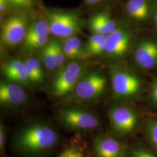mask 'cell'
I'll return each mask as SVG.
<instances>
[{
	"label": "cell",
	"mask_w": 157,
	"mask_h": 157,
	"mask_svg": "<svg viewBox=\"0 0 157 157\" xmlns=\"http://www.w3.org/2000/svg\"><path fill=\"white\" fill-rule=\"evenodd\" d=\"M85 72L84 65L78 61H71L63 66L51 82V94L56 98H63L72 94L76 85Z\"/></svg>",
	"instance_id": "11"
},
{
	"label": "cell",
	"mask_w": 157,
	"mask_h": 157,
	"mask_svg": "<svg viewBox=\"0 0 157 157\" xmlns=\"http://www.w3.org/2000/svg\"><path fill=\"white\" fill-rule=\"evenodd\" d=\"M58 122L72 131H89L100 125V120L94 113L83 107L67 106L59 108L56 114Z\"/></svg>",
	"instance_id": "9"
},
{
	"label": "cell",
	"mask_w": 157,
	"mask_h": 157,
	"mask_svg": "<svg viewBox=\"0 0 157 157\" xmlns=\"http://www.w3.org/2000/svg\"><path fill=\"white\" fill-rule=\"evenodd\" d=\"M50 43L58 67H62L67 58L62 48V44L56 40L54 39L50 40Z\"/></svg>",
	"instance_id": "23"
},
{
	"label": "cell",
	"mask_w": 157,
	"mask_h": 157,
	"mask_svg": "<svg viewBox=\"0 0 157 157\" xmlns=\"http://www.w3.org/2000/svg\"><path fill=\"white\" fill-rule=\"evenodd\" d=\"M126 63L148 78L157 76V33L149 29L137 32Z\"/></svg>",
	"instance_id": "3"
},
{
	"label": "cell",
	"mask_w": 157,
	"mask_h": 157,
	"mask_svg": "<svg viewBox=\"0 0 157 157\" xmlns=\"http://www.w3.org/2000/svg\"><path fill=\"white\" fill-rule=\"evenodd\" d=\"M81 10L44 7V13L51 34L62 39L76 36L81 31Z\"/></svg>",
	"instance_id": "6"
},
{
	"label": "cell",
	"mask_w": 157,
	"mask_h": 157,
	"mask_svg": "<svg viewBox=\"0 0 157 157\" xmlns=\"http://www.w3.org/2000/svg\"><path fill=\"white\" fill-rule=\"evenodd\" d=\"M120 0H83L81 11L91 13L94 12L108 8H117Z\"/></svg>",
	"instance_id": "18"
},
{
	"label": "cell",
	"mask_w": 157,
	"mask_h": 157,
	"mask_svg": "<svg viewBox=\"0 0 157 157\" xmlns=\"http://www.w3.org/2000/svg\"><path fill=\"white\" fill-rule=\"evenodd\" d=\"M82 155L80 152L73 148H69L62 152L57 157H80Z\"/></svg>",
	"instance_id": "29"
},
{
	"label": "cell",
	"mask_w": 157,
	"mask_h": 157,
	"mask_svg": "<svg viewBox=\"0 0 157 157\" xmlns=\"http://www.w3.org/2000/svg\"><path fill=\"white\" fill-rule=\"evenodd\" d=\"M130 157H157L150 150L143 147H137L134 148L131 152Z\"/></svg>",
	"instance_id": "26"
},
{
	"label": "cell",
	"mask_w": 157,
	"mask_h": 157,
	"mask_svg": "<svg viewBox=\"0 0 157 157\" xmlns=\"http://www.w3.org/2000/svg\"><path fill=\"white\" fill-rule=\"evenodd\" d=\"M13 12L31 13L42 8L40 0H8Z\"/></svg>",
	"instance_id": "19"
},
{
	"label": "cell",
	"mask_w": 157,
	"mask_h": 157,
	"mask_svg": "<svg viewBox=\"0 0 157 157\" xmlns=\"http://www.w3.org/2000/svg\"><path fill=\"white\" fill-rule=\"evenodd\" d=\"M33 12H13L1 21V42L2 45L13 48L23 43L30 23L29 17Z\"/></svg>",
	"instance_id": "10"
},
{
	"label": "cell",
	"mask_w": 157,
	"mask_h": 157,
	"mask_svg": "<svg viewBox=\"0 0 157 157\" xmlns=\"http://www.w3.org/2000/svg\"><path fill=\"white\" fill-rule=\"evenodd\" d=\"M109 76L100 69L86 72L76 85L72 94L73 100L79 102H90L100 98L109 86Z\"/></svg>",
	"instance_id": "7"
},
{
	"label": "cell",
	"mask_w": 157,
	"mask_h": 157,
	"mask_svg": "<svg viewBox=\"0 0 157 157\" xmlns=\"http://www.w3.org/2000/svg\"><path fill=\"white\" fill-rule=\"evenodd\" d=\"M24 61L30 83L32 84L41 83L45 76L41 61L36 57H29Z\"/></svg>",
	"instance_id": "17"
},
{
	"label": "cell",
	"mask_w": 157,
	"mask_h": 157,
	"mask_svg": "<svg viewBox=\"0 0 157 157\" xmlns=\"http://www.w3.org/2000/svg\"><path fill=\"white\" fill-rule=\"evenodd\" d=\"M12 12L13 11L8 0H0L1 21L10 15Z\"/></svg>",
	"instance_id": "27"
},
{
	"label": "cell",
	"mask_w": 157,
	"mask_h": 157,
	"mask_svg": "<svg viewBox=\"0 0 157 157\" xmlns=\"http://www.w3.org/2000/svg\"><path fill=\"white\" fill-rule=\"evenodd\" d=\"M93 147L96 157H123L124 152L122 143L108 135L95 136Z\"/></svg>",
	"instance_id": "15"
},
{
	"label": "cell",
	"mask_w": 157,
	"mask_h": 157,
	"mask_svg": "<svg viewBox=\"0 0 157 157\" xmlns=\"http://www.w3.org/2000/svg\"><path fill=\"white\" fill-rule=\"evenodd\" d=\"M107 67L112 97L115 102L133 104L147 93L148 78L126 62Z\"/></svg>",
	"instance_id": "1"
},
{
	"label": "cell",
	"mask_w": 157,
	"mask_h": 157,
	"mask_svg": "<svg viewBox=\"0 0 157 157\" xmlns=\"http://www.w3.org/2000/svg\"><path fill=\"white\" fill-rule=\"evenodd\" d=\"M107 35L102 34L92 33L89 37L85 45L86 51L90 48L95 47L96 46L106 43Z\"/></svg>",
	"instance_id": "25"
},
{
	"label": "cell",
	"mask_w": 157,
	"mask_h": 157,
	"mask_svg": "<svg viewBox=\"0 0 157 157\" xmlns=\"http://www.w3.org/2000/svg\"><path fill=\"white\" fill-rule=\"evenodd\" d=\"M116 8H105L91 13L87 24L92 33L108 36L118 28L121 23L115 13Z\"/></svg>",
	"instance_id": "13"
},
{
	"label": "cell",
	"mask_w": 157,
	"mask_h": 157,
	"mask_svg": "<svg viewBox=\"0 0 157 157\" xmlns=\"http://www.w3.org/2000/svg\"><path fill=\"white\" fill-rule=\"evenodd\" d=\"M137 32L121 23L118 28L107 36L105 50L101 57L105 66L127 62Z\"/></svg>",
	"instance_id": "5"
},
{
	"label": "cell",
	"mask_w": 157,
	"mask_h": 157,
	"mask_svg": "<svg viewBox=\"0 0 157 157\" xmlns=\"http://www.w3.org/2000/svg\"><path fill=\"white\" fill-rule=\"evenodd\" d=\"M40 51L41 62L48 70L54 71L59 68L54 56L50 41Z\"/></svg>",
	"instance_id": "21"
},
{
	"label": "cell",
	"mask_w": 157,
	"mask_h": 157,
	"mask_svg": "<svg viewBox=\"0 0 157 157\" xmlns=\"http://www.w3.org/2000/svg\"><path fill=\"white\" fill-rule=\"evenodd\" d=\"M59 135L50 124L35 121L18 131L13 141L17 152L26 157H36L49 151L56 146Z\"/></svg>",
	"instance_id": "2"
},
{
	"label": "cell",
	"mask_w": 157,
	"mask_h": 157,
	"mask_svg": "<svg viewBox=\"0 0 157 157\" xmlns=\"http://www.w3.org/2000/svg\"><path fill=\"white\" fill-rule=\"evenodd\" d=\"M80 157H82V155H81V156H80Z\"/></svg>",
	"instance_id": "31"
},
{
	"label": "cell",
	"mask_w": 157,
	"mask_h": 157,
	"mask_svg": "<svg viewBox=\"0 0 157 157\" xmlns=\"http://www.w3.org/2000/svg\"><path fill=\"white\" fill-rule=\"evenodd\" d=\"M144 124L146 136L157 150V117H151L146 118Z\"/></svg>",
	"instance_id": "20"
},
{
	"label": "cell",
	"mask_w": 157,
	"mask_h": 157,
	"mask_svg": "<svg viewBox=\"0 0 157 157\" xmlns=\"http://www.w3.org/2000/svg\"><path fill=\"white\" fill-rule=\"evenodd\" d=\"M50 30L44 13V6L40 15L29 23L27 33L23 42V49L26 52L41 51L50 41Z\"/></svg>",
	"instance_id": "12"
},
{
	"label": "cell",
	"mask_w": 157,
	"mask_h": 157,
	"mask_svg": "<svg viewBox=\"0 0 157 157\" xmlns=\"http://www.w3.org/2000/svg\"><path fill=\"white\" fill-rule=\"evenodd\" d=\"M6 141V130L4 124L1 122L0 124V151L3 154L5 150Z\"/></svg>",
	"instance_id": "28"
},
{
	"label": "cell",
	"mask_w": 157,
	"mask_h": 157,
	"mask_svg": "<svg viewBox=\"0 0 157 157\" xmlns=\"http://www.w3.org/2000/svg\"><path fill=\"white\" fill-rule=\"evenodd\" d=\"M28 93L21 84L6 79L0 82V103L6 108L21 107L28 101Z\"/></svg>",
	"instance_id": "14"
},
{
	"label": "cell",
	"mask_w": 157,
	"mask_h": 157,
	"mask_svg": "<svg viewBox=\"0 0 157 157\" xmlns=\"http://www.w3.org/2000/svg\"><path fill=\"white\" fill-rule=\"evenodd\" d=\"M157 0H124L118 7L121 23L139 32L152 29V19Z\"/></svg>",
	"instance_id": "4"
},
{
	"label": "cell",
	"mask_w": 157,
	"mask_h": 157,
	"mask_svg": "<svg viewBox=\"0 0 157 157\" xmlns=\"http://www.w3.org/2000/svg\"><path fill=\"white\" fill-rule=\"evenodd\" d=\"M63 40L72 47L75 54H76L78 61L80 59H83L88 58L85 50V47H83L81 40L78 37L74 36L63 39Z\"/></svg>",
	"instance_id": "22"
},
{
	"label": "cell",
	"mask_w": 157,
	"mask_h": 157,
	"mask_svg": "<svg viewBox=\"0 0 157 157\" xmlns=\"http://www.w3.org/2000/svg\"><path fill=\"white\" fill-rule=\"evenodd\" d=\"M2 72L6 80L28 87L29 82L25 61L14 58L9 60L2 67Z\"/></svg>",
	"instance_id": "16"
},
{
	"label": "cell",
	"mask_w": 157,
	"mask_h": 157,
	"mask_svg": "<svg viewBox=\"0 0 157 157\" xmlns=\"http://www.w3.org/2000/svg\"><path fill=\"white\" fill-rule=\"evenodd\" d=\"M147 98L150 106L157 109V76L150 80Z\"/></svg>",
	"instance_id": "24"
},
{
	"label": "cell",
	"mask_w": 157,
	"mask_h": 157,
	"mask_svg": "<svg viewBox=\"0 0 157 157\" xmlns=\"http://www.w3.org/2000/svg\"><path fill=\"white\" fill-rule=\"evenodd\" d=\"M151 28L157 33V2L152 16Z\"/></svg>",
	"instance_id": "30"
},
{
	"label": "cell",
	"mask_w": 157,
	"mask_h": 157,
	"mask_svg": "<svg viewBox=\"0 0 157 157\" xmlns=\"http://www.w3.org/2000/svg\"><path fill=\"white\" fill-rule=\"evenodd\" d=\"M108 118L112 132L118 137H126L132 134L139 124V110L132 104L117 103L108 109Z\"/></svg>",
	"instance_id": "8"
}]
</instances>
